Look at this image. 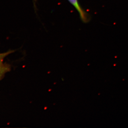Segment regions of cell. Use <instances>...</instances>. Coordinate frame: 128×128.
<instances>
[{"label":"cell","mask_w":128,"mask_h":128,"mask_svg":"<svg viewBox=\"0 0 128 128\" xmlns=\"http://www.w3.org/2000/svg\"><path fill=\"white\" fill-rule=\"evenodd\" d=\"M14 52V50H10L6 52L0 54V80H2L6 74L11 70V65L4 62L5 58Z\"/></svg>","instance_id":"1"},{"label":"cell","mask_w":128,"mask_h":128,"mask_svg":"<svg viewBox=\"0 0 128 128\" xmlns=\"http://www.w3.org/2000/svg\"><path fill=\"white\" fill-rule=\"evenodd\" d=\"M80 14V18L84 23H87L90 20L89 15L81 7L78 0H68Z\"/></svg>","instance_id":"2"}]
</instances>
